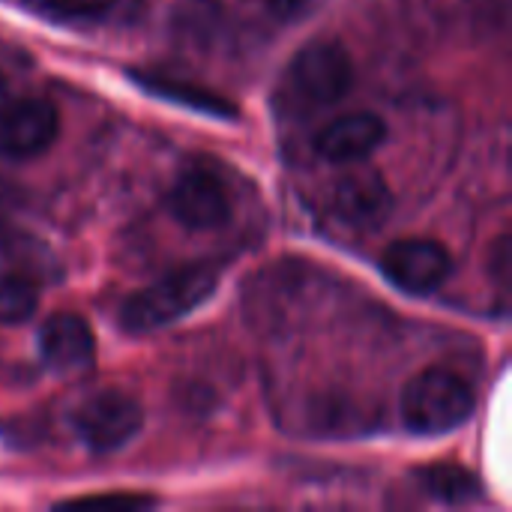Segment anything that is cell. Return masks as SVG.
Segmentation results:
<instances>
[{"mask_svg":"<svg viewBox=\"0 0 512 512\" xmlns=\"http://www.w3.org/2000/svg\"><path fill=\"white\" fill-rule=\"evenodd\" d=\"M216 285L219 276L207 264L177 267L165 279L135 291L120 309V324L126 333H153L159 327H168L207 303Z\"/></svg>","mask_w":512,"mask_h":512,"instance_id":"cell-1","label":"cell"},{"mask_svg":"<svg viewBox=\"0 0 512 512\" xmlns=\"http://www.w3.org/2000/svg\"><path fill=\"white\" fill-rule=\"evenodd\" d=\"M402 423L414 435H447L474 414V390L447 369H426L402 390Z\"/></svg>","mask_w":512,"mask_h":512,"instance_id":"cell-2","label":"cell"},{"mask_svg":"<svg viewBox=\"0 0 512 512\" xmlns=\"http://www.w3.org/2000/svg\"><path fill=\"white\" fill-rule=\"evenodd\" d=\"M351 84V57L333 39H315L303 45L288 66V87L309 108H327L339 102L351 90Z\"/></svg>","mask_w":512,"mask_h":512,"instance_id":"cell-3","label":"cell"},{"mask_svg":"<svg viewBox=\"0 0 512 512\" xmlns=\"http://www.w3.org/2000/svg\"><path fill=\"white\" fill-rule=\"evenodd\" d=\"M144 426V408L123 390H99L72 414V429L93 453L123 450Z\"/></svg>","mask_w":512,"mask_h":512,"instance_id":"cell-4","label":"cell"},{"mask_svg":"<svg viewBox=\"0 0 512 512\" xmlns=\"http://www.w3.org/2000/svg\"><path fill=\"white\" fill-rule=\"evenodd\" d=\"M381 273L399 291H405L411 297H426L450 279L453 258H450L447 246H441L438 240L402 237L384 249Z\"/></svg>","mask_w":512,"mask_h":512,"instance_id":"cell-5","label":"cell"},{"mask_svg":"<svg viewBox=\"0 0 512 512\" xmlns=\"http://www.w3.org/2000/svg\"><path fill=\"white\" fill-rule=\"evenodd\" d=\"M168 210L192 231H213L231 219V195L213 171L192 165L174 180L168 192Z\"/></svg>","mask_w":512,"mask_h":512,"instance_id":"cell-6","label":"cell"},{"mask_svg":"<svg viewBox=\"0 0 512 512\" xmlns=\"http://www.w3.org/2000/svg\"><path fill=\"white\" fill-rule=\"evenodd\" d=\"M60 132V114L48 99H18L0 111V153L9 159L42 156Z\"/></svg>","mask_w":512,"mask_h":512,"instance_id":"cell-7","label":"cell"},{"mask_svg":"<svg viewBox=\"0 0 512 512\" xmlns=\"http://www.w3.org/2000/svg\"><path fill=\"white\" fill-rule=\"evenodd\" d=\"M387 141V123L372 111H354L336 117L315 135V150L336 165L360 162Z\"/></svg>","mask_w":512,"mask_h":512,"instance_id":"cell-8","label":"cell"},{"mask_svg":"<svg viewBox=\"0 0 512 512\" xmlns=\"http://www.w3.org/2000/svg\"><path fill=\"white\" fill-rule=\"evenodd\" d=\"M93 351H96L93 330L75 312H57L39 327V354L60 375L87 369Z\"/></svg>","mask_w":512,"mask_h":512,"instance_id":"cell-9","label":"cell"},{"mask_svg":"<svg viewBox=\"0 0 512 512\" xmlns=\"http://www.w3.org/2000/svg\"><path fill=\"white\" fill-rule=\"evenodd\" d=\"M393 195L375 171H351L333 186V210L351 225H375L387 216Z\"/></svg>","mask_w":512,"mask_h":512,"instance_id":"cell-10","label":"cell"},{"mask_svg":"<svg viewBox=\"0 0 512 512\" xmlns=\"http://www.w3.org/2000/svg\"><path fill=\"white\" fill-rule=\"evenodd\" d=\"M129 78L135 84H141L144 90L168 99V102H177V105H186V108H195V111H204L210 117H237V108L216 96L213 90H204V87H195L192 81H183V78H168V75H159V72H138L132 69Z\"/></svg>","mask_w":512,"mask_h":512,"instance_id":"cell-11","label":"cell"},{"mask_svg":"<svg viewBox=\"0 0 512 512\" xmlns=\"http://www.w3.org/2000/svg\"><path fill=\"white\" fill-rule=\"evenodd\" d=\"M417 480H420L423 492L432 495L441 504H456L459 507V504H474V501L483 498L480 480L471 471L459 468V465H432V468H423L417 474Z\"/></svg>","mask_w":512,"mask_h":512,"instance_id":"cell-12","label":"cell"},{"mask_svg":"<svg viewBox=\"0 0 512 512\" xmlns=\"http://www.w3.org/2000/svg\"><path fill=\"white\" fill-rule=\"evenodd\" d=\"M39 306L36 288L12 273H0V324H24Z\"/></svg>","mask_w":512,"mask_h":512,"instance_id":"cell-13","label":"cell"},{"mask_svg":"<svg viewBox=\"0 0 512 512\" xmlns=\"http://www.w3.org/2000/svg\"><path fill=\"white\" fill-rule=\"evenodd\" d=\"M156 501L150 495H132V492H111V495H87V498H72L63 501L60 507H78V510H141L153 507Z\"/></svg>","mask_w":512,"mask_h":512,"instance_id":"cell-14","label":"cell"},{"mask_svg":"<svg viewBox=\"0 0 512 512\" xmlns=\"http://www.w3.org/2000/svg\"><path fill=\"white\" fill-rule=\"evenodd\" d=\"M48 12H54L57 18H102L114 0H39Z\"/></svg>","mask_w":512,"mask_h":512,"instance_id":"cell-15","label":"cell"},{"mask_svg":"<svg viewBox=\"0 0 512 512\" xmlns=\"http://www.w3.org/2000/svg\"><path fill=\"white\" fill-rule=\"evenodd\" d=\"M318 6H321V0H267V9H270L279 21H303V18H309Z\"/></svg>","mask_w":512,"mask_h":512,"instance_id":"cell-16","label":"cell"},{"mask_svg":"<svg viewBox=\"0 0 512 512\" xmlns=\"http://www.w3.org/2000/svg\"><path fill=\"white\" fill-rule=\"evenodd\" d=\"M489 273H495V279L501 285H507V276H510V237L507 234H501L498 243H495V249H492V267H489Z\"/></svg>","mask_w":512,"mask_h":512,"instance_id":"cell-17","label":"cell"},{"mask_svg":"<svg viewBox=\"0 0 512 512\" xmlns=\"http://www.w3.org/2000/svg\"><path fill=\"white\" fill-rule=\"evenodd\" d=\"M9 102H12V96H9V81H6V78L0 75V111H3V108H6Z\"/></svg>","mask_w":512,"mask_h":512,"instance_id":"cell-18","label":"cell"}]
</instances>
